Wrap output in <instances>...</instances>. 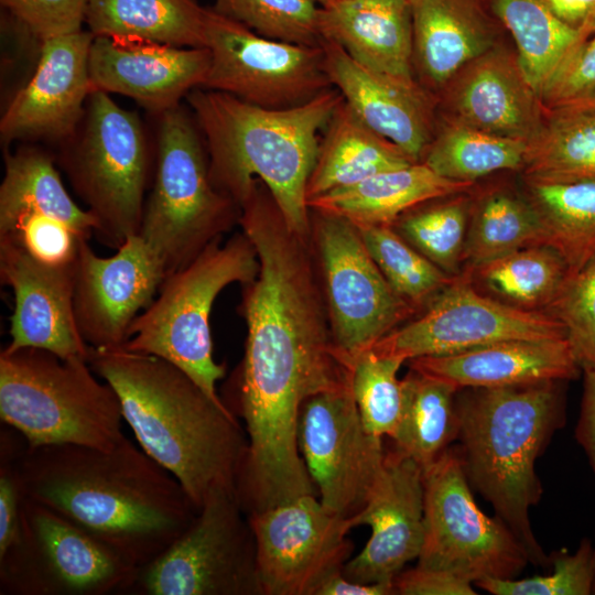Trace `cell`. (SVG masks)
<instances>
[{"label":"cell","instance_id":"24","mask_svg":"<svg viewBox=\"0 0 595 595\" xmlns=\"http://www.w3.org/2000/svg\"><path fill=\"white\" fill-rule=\"evenodd\" d=\"M325 71L347 106L371 130L420 162L435 130L436 98L416 80L370 69L323 39Z\"/></svg>","mask_w":595,"mask_h":595},{"label":"cell","instance_id":"36","mask_svg":"<svg viewBox=\"0 0 595 595\" xmlns=\"http://www.w3.org/2000/svg\"><path fill=\"white\" fill-rule=\"evenodd\" d=\"M474 192L462 272L520 248L542 244L539 220L522 191L494 186Z\"/></svg>","mask_w":595,"mask_h":595},{"label":"cell","instance_id":"26","mask_svg":"<svg viewBox=\"0 0 595 595\" xmlns=\"http://www.w3.org/2000/svg\"><path fill=\"white\" fill-rule=\"evenodd\" d=\"M409 368L457 390L575 380L582 370L566 337L516 339L408 360Z\"/></svg>","mask_w":595,"mask_h":595},{"label":"cell","instance_id":"39","mask_svg":"<svg viewBox=\"0 0 595 595\" xmlns=\"http://www.w3.org/2000/svg\"><path fill=\"white\" fill-rule=\"evenodd\" d=\"M474 190L421 204L391 226L440 269L457 277L463 271Z\"/></svg>","mask_w":595,"mask_h":595},{"label":"cell","instance_id":"6","mask_svg":"<svg viewBox=\"0 0 595 595\" xmlns=\"http://www.w3.org/2000/svg\"><path fill=\"white\" fill-rule=\"evenodd\" d=\"M85 358L42 348L0 351V418L29 446L77 444L109 450L126 435L117 392Z\"/></svg>","mask_w":595,"mask_h":595},{"label":"cell","instance_id":"27","mask_svg":"<svg viewBox=\"0 0 595 595\" xmlns=\"http://www.w3.org/2000/svg\"><path fill=\"white\" fill-rule=\"evenodd\" d=\"M321 29L323 39L338 44L357 63L416 80L409 0H332L321 6Z\"/></svg>","mask_w":595,"mask_h":595},{"label":"cell","instance_id":"12","mask_svg":"<svg viewBox=\"0 0 595 595\" xmlns=\"http://www.w3.org/2000/svg\"><path fill=\"white\" fill-rule=\"evenodd\" d=\"M244 515L236 490H213L188 528L139 569L129 594H261L255 538Z\"/></svg>","mask_w":595,"mask_h":595},{"label":"cell","instance_id":"30","mask_svg":"<svg viewBox=\"0 0 595 595\" xmlns=\"http://www.w3.org/2000/svg\"><path fill=\"white\" fill-rule=\"evenodd\" d=\"M411 163L414 161L366 126L343 99L321 138L306 187L307 201Z\"/></svg>","mask_w":595,"mask_h":595},{"label":"cell","instance_id":"9","mask_svg":"<svg viewBox=\"0 0 595 595\" xmlns=\"http://www.w3.org/2000/svg\"><path fill=\"white\" fill-rule=\"evenodd\" d=\"M58 158L72 187L97 221L95 236L118 249L139 234L154 166L139 115L93 89L83 121Z\"/></svg>","mask_w":595,"mask_h":595},{"label":"cell","instance_id":"3","mask_svg":"<svg viewBox=\"0 0 595 595\" xmlns=\"http://www.w3.org/2000/svg\"><path fill=\"white\" fill-rule=\"evenodd\" d=\"M88 364L117 392L139 446L178 480L198 510L215 489L237 491L248 442L228 408L155 355L91 347Z\"/></svg>","mask_w":595,"mask_h":595},{"label":"cell","instance_id":"34","mask_svg":"<svg viewBox=\"0 0 595 595\" xmlns=\"http://www.w3.org/2000/svg\"><path fill=\"white\" fill-rule=\"evenodd\" d=\"M515 42L520 68L539 98L550 78L586 35L563 22L544 0H488Z\"/></svg>","mask_w":595,"mask_h":595},{"label":"cell","instance_id":"32","mask_svg":"<svg viewBox=\"0 0 595 595\" xmlns=\"http://www.w3.org/2000/svg\"><path fill=\"white\" fill-rule=\"evenodd\" d=\"M522 181L542 244L561 256L570 273L578 271L595 257V180Z\"/></svg>","mask_w":595,"mask_h":595},{"label":"cell","instance_id":"13","mask_svg":"<svg viewBox=\"0 0 595 595\" xmlns=\"http://www.w3.org/2000/svg\"><path fill=\"white\" fill-rule=\"evenodd\" d=\"M311 210V245L334 343L347 363L419 313L388 283L355 224Z\"/></svg>","mask_w":595,"mask_h":595},{"label":"cell","instance_id":"25","mask_svg":"<svg viewBox=\"0 0 595 595\" xmlns=\"http://www.w3.org/2000/svg\"><path fill=\"white\" fill-rule=\"evenodd\" d=\"M411 12L414 76L435 98L505 29L488 0H411Z\"/></svg>","mask_w":595,"mask_h":595},{"label":"cell","instance_id":"2","mask_svg":"<svg viewBox=\"0 0 595 595\" xmlns=\"http://www.w3.org/2000/svg\"><path fill=\"white\" fill-rule=\"evenodd\" d=\"M17 467L25 498L139 569L163 553L198 512L178 480L127 436L109 450L26 442Z\"/></svg>","mask_w":595,"mask_h":595},{"label":"cell","instance_id":"46","mask_svg":"<svg viewBox=\"0 0 595 595\" xmlns=\"http://www.w3.org/2000/svg\"><path fill=\"white\" fill-rule=\"evenodd\" d=\"M89 0H0L9 15L39 41L83 31Z\"/></svg>","mask_w":595,"mask_h":595},{"label":"cell","instance_id":"14","mask_svg":"<svg viewBox=\"0 0 595 595\" xmlns=\"http://www.w3.org/2000/svg\"><path fill=\"white\" fill-rule=\"evenodd\" d=\"M210 66L202 88L270 109L303 105L334 88L322 46L263 37L209 8L206 45Z\"/></svg>","mask_w":595,"mask_h":595},{"label":"cell","instance_id":"15","mask_svg":"<svg viewBox=\"0 0 595 595\" xmlns=\"http://www.w3.org/2000/svg\"><path fill=\"white\" fill-rule=\"evenodd\" d=\"M566 337L562 323L543 311L501 303L461 273L420 313L376 343L379 355L404 361L448 355L505 340Z\"/></svg>","mask_w":595,"mask_h":595},{"label":"cell","instance_id":"42","mask_svg":"<svg viewBox=\"0 0 595 595\" xmlns=\"http://www.w3.org/2000/svg\"><path fill=\"white\" fill-rule=\"evenodd\" d=\"M213 10L274 41L321 46V6L314 0H214Z\"/></svg>","mask_w":595,"mask_h":595},{"label":"cell","instance_id":"35","mask_svg":"<svg viewBox=\"0 0 595 595\" xmlns=\"http://www.w3.org/2000/svg\"><path fill=\"white\" fill-rule=\"evenodd\" d=\"M462 273L468 274L480 292L501 303L520 310L545 312L570 271L555 250L539 244Z\"/></svg>","mask_w":595,"mask_h":595},{"label":"cell","instance_id":"49","mask_svg":"<svg viewBox=\"0 0 595 595\" xmlns=\"http://www.w3.org/2000/svg\"><path fill=\"white\" fill-rule=\"evenodd\" d=\"M567 25L588 36L595 32V0H544Z\"/></svg>","mask_w":595,"mask_h":595},{"label":"cell","instance_id":"11","mask_svg":"<svg viewBox=\"0 0 595 595\" xmlns=\"http://www.w3.org/2000/svg\"><path fill=\"white\" fill-rule=\"evenodd\" d=\"M424 541L418 565L473 584L516 578L530 563L511 529L477 506L458 453L447 448L423 469Z\"/></svg>","mask_w":595,"mask_h":595},{"label":"cell","instance_id":"33","mask_svg":"<svg viewBox=\"0 0 595 595\" xmlns=\"http://www.w3.org/2000/svg\"><path fill=\"white\" fill-rule=\"evenodd\" d=\"M402 380V410L391 440L394 448L422 469L434 463L457 439V389L410 368Z\"/></svg>","mask_w":595,"mask_h":595},{"label":"cell","instance_id":"23","mask_svg":"<svg viewBox=\"0 0 595 595\" xmlns=\"http://www.w3.org/2000/svg\"><path fill=\"white\" fill-rule=\"evenodd\" d=\"M76 264H46L0 240V280L14 299L6 349L36 347L88 360L91 347L79 334L73 309Z\"/></svg>","mask_w":595,"mask_h":595},{"label":"cell","instance_id":"47","mask_svg":"<svg viewBox=\"0 0 595 595\" xmlns=\"http://www.w3.org/2000/svg\"><path fill=\"white\" fill-rule=\"evenodd\" d=\"M472 584L452 573L420 565L393 578L394 594L400 595H475Z\"/></svg>","mask_w":595,"mask_h":595},{"label":"cell","instance_id":"17","mask_svg":"<svg viewBox=\"0 0 595 595\" xmlns=\"http://www.w3.org/2000/svg\"><path fill=\"white\" fill-rule=\"evenodd\" d=\"M381 440L364 426L350 382L305 400L299 448L327 510L345 518L361 510L383 464Z\"/></svg>","mask_w":595,"mask_h":595},{"label":"cell","instance_id":"41","mask_svg":"<svg viewBox=\"0 0 595 595\" xmlns=\"http://www.w3.org/2000/svg\"><path fill=\"white\" fill-rule=\"evenodd\" d=\"M403 359L366 349L348 361L350 389L366 430L378 437L394 434L402 410Z\"/></svg>","mask_w":595,"mask_h":595},{"label":"cell","instance_id":"38","mask_svg":"<svg viewBox=\"0 0 595 595\" xmlns=\"http://www.w3.org/2000/svg\"><path fill=\"white\" fill-rule=\"evenodd\" d=\"M521 174L548 182L595 180V110L545 113Z\"/></svg>","mask_w":595,"mask_h":595},{"label":"cell","instance_id":"22","mask_svg":"<svg viewBox=\"0 0 595 595\" xmlns=\"http://www.w3.org/2000/svg\"><path fill=\"white\" fill-rule=\"evenodd\" d=\"M209 66L207 47L94 36L89 51L93 89L130 97L154 116L202 87Z\"/></svg>","mask_w":595,"mask_h":595},{"label":"cell","instance_id":"44","mask_svg":"<svg viewBox=\"0 0 595 595\" xmlns=\"http://www.w3.org/2000/svg\"><path fill=\"white\" fill-rule=\"evenodd\" d=\"M553 571L527 578H484L475 583L494 595H588L595 580L594 545L585 538L574 553L561 550L551 556Z\"/></svg>","mask_w":595,"mask_h":595},{"label":"cell","instance_id":"28","mask_svg":"<svg viewBox=\"0 0 595 595\" xmlns=\"http://www.w3.org/2000/svg\"><path fill=\"white\" fill-rule=\"evenodd\" d=\"M476 183L444 178L422 162L375 174L307 201L310 209L338 215L356 226L392 225L432 199L470 192Z\"/></svg>","mask_w":595,"mask_h":595},{"label":"cell","instance_id":"5","mask_svg":"<svg viewBox=\"0 0 595 595\" xmlns=\"http://www.w3.org/2000/svg\"><path fill=\"white\" fill-rule=\"evenodd\" d=\"M565 382L464 388L456 394V451L466 477L538 566H549L551 556L530 522V509L542 495L536 462L565 424Z\"/></svg>","mask_w":595,"mask_h":595},{"label":"cell","instance_id":"21","mask_svg":"<svg viewBox=\"0 0 595 595\" xmlns=\"http://www.w3.org/2000/svg\"><path fill=\"white\" fill-rule=\"evenodd\" d=\"M443 119L530 142L545 113L516 52L498 43L462 67L436 96Z\"/></svg>","mask_w":595,"mask_h":595},{"label":"cell","instance_id":"52","mask_svg":"<svg viewBox=\"0 0 595 595\" xmlns=\"http://www.w3.org/2000/svg\"><path fill=\"white\" fill-rule=\"evenodd\" d=\"M411 2V0H409Z\"/></svg>","mask_w":595,"mask_h":595},{"label":"cell","instance_id":"18","mask_svg":"<svg viewBox=\"0 0 595 595\" xmlns=\"http://www.w3.org/2000/svg\"><path fill=\"white\" fill-rule=\"evenodd\" d=\"M164 268L145 240L128 237L110 257L82 246L75 270L73 309L83 339L93 348H119L136 318L152 303Z\"/></svg>","mask_w":595,"mask_h":595},{"label":"cell","instance_id":"19","mask_svg":"<svg viewBox=\"0 0 595 595\" xmlns=\"http://www.w3.org/2000/svg\"><path fill=\"white\" fill-rule=\"evenodd\" d=\"M88 30L40 43L32 78L21 87L0 120L1 138L64 144L77 132L93 90Z\"/></svg>","mask_w":595,"mask_h":595},{"label":"cell","instance_id":"43","mask_svg":"<svg viewBox=\"0 0 595 595\" xmlns=\"http://www.w3.org/2000/svg\"><path fill=\"white\" fill-rule=\"evenodd\" d=\"M545 312L564 326L581 370L595 371V257L567 275Z\"/></svg>","mask_w":595,"mask_h":595},{"label":"cell","instance_id":"40","mask_svg":"<svg viewBox=\"0 0 595 595\" xmlns=\"http://www.w3.org/2000/svg\"><path fill=\"white\" fill-rule=\"evenodd\" d=\"M357 228L388 283L419 313L455 278L424 257L392 226Z\"/></svg>","mask_w":595,"mask_h":595},{"label":"cell","instance_id":"37","mask_svg":"<svg viewBox=\"0 0 595 595\" xmlns=\"http://www.w3.org/2000/svg\"><path fill=\"white\" fill-rule=\"evenodd\" d=\"M528 143L443 119L420 162L444 178L476 183L497 172H521Z\"/></svg>","mask_w":595,"mask_h":595},{"label":"cell","instance_id":"45","mask_svg":"<svg viewBox=\"0 0 595 595\" xmlns=\"http://www.w3.org/2000/svg\"><path fill=\"white\" fill-rule=\"evenodd\" d=\"M544 113L595 110V32L564 60L543 88Z\"/></svg>","mask_w":595,"mask_h":595},{"label":"cell","instance_id":"16","mask_svg":"<svg viewBox=\"0 0 595 595\" xmlns=\"http://www.w3.org/2000/svg\"><path fill=\"white\" fill-rule=\"evenodd\" d=\"M256 545L260 593L315 595L331 575L343 572L353 544L350 518L327 510L315 495L247 516Z\"/></svg>","mask_w":595,"mask_h":595},{"label":"cell","instance_id":"7","mask_svg":"<svg viewBox=\"0 0 595 595\" xmlns=\"http://www.w3.org/2000/svg\"><path fill=\"white\" fill-rule=\"evenodd\" d=\"M258 271L256 249L242 231L224 244L221 237L215 239L188 264L165 277L122 347L174 364L213 401L228 408L216 389L226 367L213 357L210 311L227 285L251 282Z\"/></svg>","mask_w":595,"mask_h":595},{"label":"cell","instance_id":"31","mask_svg":"<svg viewBox=\"0 0 595 595\" xmlns=\"http://www.w3.org/2000/svg\"><path fill=\"white\" fill-rule=\"evenodd\" d=\"M209 8L196 0H89L94 36L205 47Z\"/></svg>","mask_w":595,"mask_h":595},{"label":"cell","instance_id":"50","mask_svg":"<svg viewBox=\"0 0 595 595\" xmlns=\"http://www.w3.org/2000/svg\"><path fill=\"white\" fill-rule=\"evenodd\" d=\"M394 594L393 582L359 583L343 575L342 572L331 575L318 587L315 595H390Z\"/></svg>","mask_w":595,"mask_h":595},{"label":"cell","instance_id":"1","mask_svg":"<svg viewBox=\"0 0 595 595\" xmlns=\"http://www.w3.org/2000/svg\"><path fill=\"white\" fill-rule=\"evenodd\" d=\"M241 231L259 260L242 284L247 339L239 408L249 463L281 472L301 463L298 425L310 397L349 382L337 349L311 239L298 235L267 186L256 180L239 204Z\"/></svg>","mask_w":595,"mask_h":595},{"label":"cell","instance_id":"4","mask_svg":"<svg viewBox=\"0 0 595 595\" xmlns=\"http://www.w3.org/2000/svg\"><path fill=\"white\" fill-rule=\"evenodd\" d=\"M186 100L207 149L214 186L239 206L256 180L261 181L291 229L311 239L306 187L321 134L343 101L340 93L332 88L285 109L202 87Z\"/></svg>","mask_w":595,"mask_h":595},{"label":"cell","instance_id":"48","mask_svg":"<svg viewBox=\"0 0 595 595\" xmlns=\"http://www.w3.org/2000/svg\"><path fill=\"white\" fill-rule=\"evenodd\" d=\"M583 392L581 409L575 428V439L586 453L592 469L595 474V371L583 370ZM594 571H595V544H594ZM595 594V580L593 586Z\"/></svg>","mask_w":595,"mask_h":595},{"label":"cell","instance_id":"8","mask_svg":"<svg viewBox=\"0 0 595 595\" xmlns=\"http://www.w3.org/2000/svg\"><path fill=\"white\" fill-rule=\"evenodd\" d=\"M155 117L154 173L139 235L169 275L238 223L240 207L214 186L192 111L178 105Z\"/></svg>","mask_w":595,"mask_h":595},{"label":"cell","instance_id":"29","mask_svg":"<svg viewBox=\"0 0 595 595\" xmlns=\"http://www.w3.org/2000/svg\"><path fill=\"white\" fill-rule=\"evenodd\" d=\"M47 151L22 145L4 154V175L0 185V232L24 216H41L62 221L89 240L97 221L80 208L63 185Z\"/></svg>","mask_w":595,"mask_h":595},{"label":"cell","instance_id":"20","mask_svg":"<svg viewBox=\"0 0 595 595\" xmlns=\"http://www.w3.org/2000/svg\"><path fill=\"white\" fill-rule=\"evenodd\" d=\"M354 527L367 524L371 536L343 575L359 583H392L403 566L418 559L424 541L423 469L397 448L386 452L381 470Z\"/></svg>","mask_w":595,"mask_h":595},{"label":"cell","instance_id":"51","mask_svg":"<svg viewBox=\"0 0 595 595\" xmlns=\"http://www.w3.org/2000/svg\"><path fill=\"white\" fill-rule=\"evenodd\" d=\"M314 1L317 2L320 6H324V4L328 3L332 0H314Z\"/></svg>","mask_w":595,"mask_h":595},{"label":"cell","instance_id":"10","mask_svg":"<svg viewBox=\"0 0 595 595\" xmlns=\"http://www.w3.org/2000/svg\"><path fill=\"white\" fill-rule=\"evenodd\" d=\"M138 571L107 543L24 497L20 539L0 558V594H129Z\"/></svg>","mask_w":595,"mask_h":595}]
</instances>
